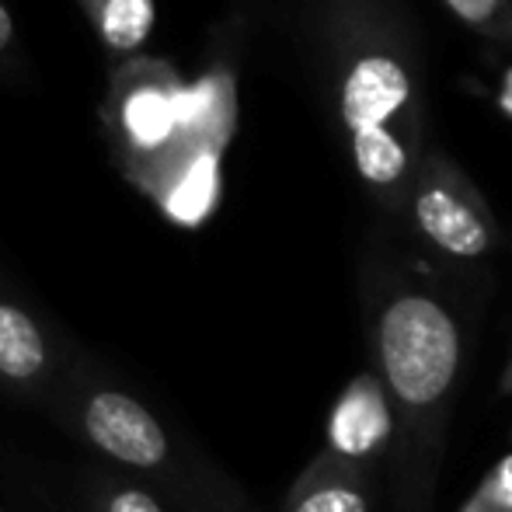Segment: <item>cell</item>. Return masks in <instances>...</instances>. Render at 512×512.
<instances>
[{
    "label": "cell",
    "instance_id": "cell-12",
    "mask_svg": "<svg viewBox=\"0 0 512 512\" xmlns=\"http://www.w3.org/2000/svg\"><path fill=\"white\" fill-rule=\"evenodd\" d=\"M102 512H168V509H164L150 492H143V488L122 485V488H112V492H108Z\"/></svg>",
    "mask_w": 512,
    "mask_h": 512
},
{
    "label": "cell",
    "instance_id": "cell-7",
    "mask_svg": "<svg viewBox=\"0 0 512 512\" xmlns=\"http://www.w3.org/2000/svg\"><path fill=\"white\" fill-rule=\"evenodd\" d=\"M283 512H373V474L321 450L290 485Z\"/></svg>",
    "mask_w": 512,
    "mask_h": 512
},
{
    "label": "cell",
    "instance_id": "cell-11",
    "mask_svg": "<svg viewBox=\"0 0 512 512\" xmlns=\"http://www.w3.org/2000/svg\"><path fill=\"white\" fill-rule=\"evenodd\" d=\"M457 512H512V453L495 460Z\"/></svg>",
    "mask_w": 512,
    "mask_h": 512
},
{
    "label": "cell",
    "instance_id": "cell-8",
    "mask_svg": "<svg viewBox=\"0 0 512 512\" xmlns=\"http://www.w3.org/2000/svg\"><path fill=\"white\" fill-rule=\"evenodd\" d=\"M49 338L21 304L0 300V380L11 387H35L49 373Z\"/></svg>",
    "mask_w": 512,
    "mask_h": 512
},
{
    "label": "cell",
    "instance_id": "cell-5",
    "mask_svg": "<svg viewBox=\"0 0 512 512\" xmlns=\"http://www.w3.org/2000/svg\"><path fill=\"white\" fill-rule=\"evenodd\" d=\"M81 432L102 457L136 471H157L168 464L171 439L164 425L126 391H91L81 405Z\"/></svg>",
    "mask_w": 512,
    "mask_h": 512
},
{
    "label": "cell",
    "instance_id": "cell-14",
    "mask_svg": "<svg viewBox=\"0 0 512 512\" xmlns=\"http://www.w3.org/2000/svg\"><path fill=\"white\" fill-rule=\"evenodd\" d=\"M499 391H502V394H509V398H512V352H509V359H506V370H502Z\"/></svg>",
    "mask_w": 512,
    "mask_h": 512
},
{
    "label": "cell",
    "instance_id": "cell-10",
    "mask_svg": "<svg viewBox=\"0 0 512 512\" xmlns=\"http://www.w3.org/2000/svg\"><path fill=\"white\" fill-rule=\"evenodd\" d=\"M481 39L512 46V0H443Z\"/></svg>",
    "mask_w": 512,
    "mask_h": 512
},
{
    "label": "cell",
    "instance_id": "cell-4",
    "mask_svg": "<svg viewBox=\"0 0 512 512\" xmlns=\"http://www.w3.org/2000/svg\"><path fill=\"white\" fill-rule=\"evenodd\" d=\"M112 126L136 161L140 185L161 168L168 143L185 133V88L164 67L126 70L112 95Z\"/></svg>",
    "mask_w": 512,
    "mask_h": 512
},
{
    "label": "cell",
    "instance_id": "cell-3",
    "mask_svg": "<svg viewBox=\"0 0 512 512\" xmlns=\"http://www.w3.org/2000/svg\"><path fill=\"white\" fill-rule=\"evenodd\" d=\"M408 216L415 230L457 262H481L499 244V223L478 185L450 154L429 147L411 182Z\"/></svg>",
    "mask_w": 512,
    "mask_h": 512
},
{
    "label": "cell",
    "instance_id": "cell-9",
    "mask_svg": "<svg viewBox=\"0 0 512 512\" xmlns=\"http://www.w3.org/2000/svg\"><path fill=\"white\" fill-rule=\"evenodd\" d=\"M157 7L154 0H98L95 4V28L112 53L129 56L147 42L154 32Z\"/></svg>",
    "mask_w": 512,
    "mask_h": 512
},
{
    "label": "cell",
    "instance_id": "cell-6",
    "mask_svg": "<svg viewBox=\"0 0 512 512\" xmlns=\"http://www.w3.org/2000/svg\"><path fill=\"white\" fill-rule=\"evenodd\" d=\"M394 405L387 384L377 370H359L349 384L338 391L335 405L328 411V429L324 439L328 446L324 450L335 453L345 464H356L373 471L384 453L394 450Z\"/></svg>",
    "mask_w": 512,
    "mask_h": 512
},
{
    "label": "cell",
    "instance_id": "cell-1",
    "mask_svg": "<svg viewBox=\"0 0 512 512\" xmlns=\"http://www.w3.org/2000/svg\"><path fill=\"white\" fill-rule=\"evenodd\" d=\"M331 81L352 168L373 199L408 213L425 143L422 56L391 0H335Z\"/></svg>",
    "mask_w": 512,
    "mask_h": 512
},
{
    "label": "cell",
    "instance_id": "cell-2",
    "mask_svg": "<svg viewBox=\"0 0 512 512\" xmlns=\"http://www.w3.org/2000/svg\"><path fill=\"white\" fill-rule=\"evenodd\" d=\"M370 366L394 405V512H432L460 380L464 331L429 283L380 276L363 290Z\"/></svg>",
    "mask_w": 512,
    "mask_h": 512
},
{
    "label": "cell",
    "instance_id": "cell-13",
    "mask_svg": "<svg viewBox=\"0 0 512 512\" xmlns=\"http://www.w3.org/2000/svg\"><path fill=\"white\" fill-rule=\"evenodd\" d=\"M11 35H14V18H11V11H7L4 4H0V53L7 49V42H11Z\"/></svg>",
    "mask_w": 512,
    "mask_h": 512
}]
</instances>
